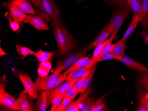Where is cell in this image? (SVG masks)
Listing matches in <instances>:
<instances>
[{
    "label": "cell",
    "mask_w": 148,
    "mask_h": 111,
    "mask_svg": "<svg viewBox=\"0 0 148 111\" xmlns=\"http://www.w3.org/2000/svg\"><path fill=\"white\" fill-rule=\"evenodd\" d=\"M53 28V35L57 46V50L60 55H66L75 48L78 42L63 25L60 18L51 21Z\"/></svg>",
    "instance_id": "6da1fadb"
},
{
    "label": "cell",
    "mask_w": 148,
    "mask_h": 111,
    "mask_svg": "<svg viewBox=\"0 0 148 111\" xmlns=\"http://www.w3.org/2000/svg\"><path fill=\"white\" fill-rule=\"evenodd\" d=\"M88 50L87 46L86 48L75 50L69 54L58 64L55 71L60 73L66 69L69 68L79 59L84 57Z\"/></svg>",
    "instance_id": "7a4b0ae2"
},
{
    "label": "cell",
    "mask_w": 148,
    "mask_h": 111,
    "mask_svg": "<svg viewBox=\"0 0 148 111\" xmlns=\"http://www.w3.org/2000/svg\"><path fill=\"white\" fill-rule=\"evenodd\" d=\"M35 7L51 21L60 18V10L53 0H37Z\"/></svg>",
    "instance_id": "3957f363"
},
{
    "label": "cell",
    "mask_w": 148,
    "mask_h": 111,
    "mask_svg": "<svg viewBox=\"0 0 148 111\" xmlns=\"http://www.w3.org/2000/svg\"><path fill=\"white\" fill-rule=\"evenodd\" d=\"M49 21H50L49 17L41 12L38 15H27L24 23L29 24L38 30L48 31L49 29Z\"/></svg>",
    "instance_id": "277c9868"
},
{
    "label": "cell",
    "mask_w": 148,
    "mask_h": 111,
    "mask_svg": "<svg viewBox=\"0 0 148 111\" xmlns=\"http://www.w3.org/2000/svg\"><path fill=\"white\" fill-rule=\"evenodd\" d=\"M130 11L126 3L117 7L110 19V23L113 25L115 30H119L126 18L130 14Z\"/></svg>",
    "instance_id": "5b68a950"
},
{
    "label": "cell",
    "mask_w": 148,
    "mask_h": 111,
    "mask_svg": "<svg viewBox=\"0 0 148 111\" xmlns=\"http://www.w3.org/2000/svg\"><path fill=\"white\" fill-rule=\"evenodd\" d=\"M60 74V73L54 70V72L50 76L44 78L38 77L35 82L38 92L41 93L45 90L57 87L56 80Z\"/></svg>",
    "instance_id": "8992f818"
},
{
    "label": "cell",
    "mask_w": 148,
    "mask_h": 111,
    "mask_svg": "<svg viewBox=\"0 0 148 111\" xmlns=\"http://www.w3.org/2000/svg\"><path fill=\"white\" fill-rule=\"evenodd\" d=\"M54 97L52 89L45 90L40 93L35 105V110L46 111L51 104V100Z\"/></svg>",
    "instance_id": "52a82bcc"
},
{
    "label": "cell",
    "mask_w": 148,
    "mask_h": 111,
    "mask_svg": "<svg viewBox=\"0 0 148 111\" xmlns=\"http://www.w3.org/2000/svg\"><path fill=\"white\" fill-rule=\"evenodd\" d=\"M115 29L111 23L107 24L95 39L88 46V50L95 48L98 45L107 40L112 35Z\"/></svg>",
    "instance_id": "ba28073f"
},
{
    "label": "cell",
    "mask_w": 148,
    "mask_h": 111,
    "mask_svg": "<svg viewBox=\"0 0 148 111\" xmlns=\"http://www.w3.org/2000/svg\"><path fill=\"white\" fill-rule=\"evenodd\" d=\"M18 77L22 82L25 90L33 99H37L38 97L37 87L35 83L32 82L30 77L28 74L22 72L19 73Z\"/></svg>",
    "instance_id": "9c48e42d"
},
{
    "label": "cell",
    "mask_w": 148,
    "mask_h": 111,
    "mask_svg": "<svg viewBox=\"0 0 148 111\" xmlns=\"http://www.w3.org/2000/svg\"><path fill=\"white\" fill-rule=\"evenodd\" d=\"M33 98L26 91L21 93L16 101L18 106L22 111H35V106L33 102Z\"/></svg>",
    "instance_id": "30bf717a"
},
{
    "label": "cell",
    "mask_w": 148,
    "mask_h": 111,
    "mask_svg": "<svg viewBox=\"0 0 148 111\" xmlns=\"http://www.w3.org/2000/svg\"><path fill=\"white\" fill-rule=\"evenodd\" d=\"M116 59L123 63L129 67L138 70L142 73L148 72V68L143 66L142 64L134 60L131 57L124 54L118 56Z\"/></svg>",
    "instance_id": "8fae6325"
},
{
    "label": "cell",
    "mask_w": 148,
    "mask_h": 111,
    "mask_svg": "<svg viewBox=\"0 0 148 111\" xmlns=\"http://www.w3.org/2000/svg\"><path fill=\"white\" fill-rule=\"evenodd\" d=\"M0 104L1 106L6 110L21 111L18 106L16 100L6 92H5L2 98L0 99Z\"/></svg>",
    "instance_id": "7c38bea8"
},
{
    "label": "cell",
    "mask_w": 148,
    "mask_h": 111,
    "mask_svg": "<svg viewBox=\"0 0 148 111\" xmlns=\"http://www.w3.org/2000/svg\"><path fill=\"white\" fill-rule=\"evenodd\" d=\"M5 5L7 6L14 5L25 14L33 15L37 14V12L32 7L31 3L28 0H9V2L6 3Z\"/></svg>",
    "instance_id": "4fadbf2b"
},
{
    "label": "cell",
    "mask_w": 148,
    "mask_h": 111,
    "mask_svg": "<svg viewBox=\"0 0 148 111\" xmlns=\"http://www.w3.org/2000/svg\"><path fill=\"white\" fill-rule=\"evenodd\" d=\"M10 15L13 20L22 25L27 15L24 12L14 5L7 6Z\"/></svg>",
    "instance_id": "5bb4252c"
},
{
    "label": "cell",
    "mask_w": 148,
    "mask_h": 111,
    "mask_svg": "<svg viewBox=\"0 0 148 111\" xmlns=\"http://www.w3.org/2000/svg\"><path fill=\"white\" fill-rule=\"evenodd\" d=\"M95 64H96L95 63H92L85 67L73 71L67 75L66 80H79L90 71L93 66Z\"/></svg>",
    "instance_id": "9a60e30c"
},
{
    "label": "cell",
    "mask_w": 148,
    "mask_h": 111,
    "mask_svg": "<svg viewBox=\"0 0 148 111\" xmlns=\"http://www.w3.org/2000/svg\"><path fill=\"white\" fill-rule=\"evenodd\" d=\"M119 31V30H116L114 31L112 35L110 37L109 39H107V40H106L103 43L99 44L95 47V50L93 52V57L91 59L93 62L96 64L95 61L99 56L102 50H103V48L108 44L112 43L113 40L117 36V34H118Z\"/></svg>",
    "instance_id": "2e32d148"
},
{
    "label": "cell",
    "mask_w": 148,
    "mask_h": 111,
    "mask_svg": "<svg viewBox=\"0 0 148 111\" xmlns=\"http://www.w3.org/2000/svg\"><path fill=\"white\" fill-rule=\"evenodd\" d=\"M92 63H95L93 62L92 59H90L88 57L84 56V57L80 58L71 67L68 69L66 71H65L63 74L64 75H68L73 71H75L76 69L81 68L83 67H85V66H87L88 65Z\"/></svg>",
    "instance_id": "e0dca14e"
},
{
    "label": "cell",
    "mask_w": 148,
    "mask_h": 111,
    "mask_svg": "<svg viewBox=\"0 0 148 111\" xmlns=\"http://www.w3.org/2000/svg\"><path fill=\"white\" fill-rule=\"evenodd\" d=\"M139 22H140V19L138 16L136 14H133L132 21L129 27L127 29L123 38L121 39L119 42H126L128 39L133 33L134 31L135 30Z\"/></svg>",
    "instance_id": "ac0fdd59"
},
{
    "label": "cell",
    "mask_w": 148,
    "mask_h": 111,
    "mask_svg": "<svg viewBox=\"0 0 148 111\" xmlns=\"http://www.w3.org/2000/svg\"><path fill=\"white\" fill-rule=\"evenodd\" d=\"M78 80H66L60 84L53 90L54 96L56 94H61L64 95L70 89H71L74 84Z\"/></svg>",
    "instance_id": "d6986e66"
},
{
    "label": "cell",
    "mask_w": 148,
    "mask_h": 111,
    "mask_svg": "<svg viewBox=\"0 0 148 111\" xmlns=\"http://www.w3.org/2000/svg\"><path fill=\"white\" fill-rule=\"evenodd\" d=\"M126 5L133 14H136L138 16L140 19L142 16V5L141 3L138 0H127Z\"/></svg>",
    "instance_id": "ffe728a7"
},
{
    "label": "cell",
    "mask_w": 148,
    "mask_h": 111,
    "mask_svg": "<svg viewBox=\"0 0 148 111\" xmlns=\"http://www.w3.org/2000/svg\"><path fill=\"white\" fill-rule=\"evenodd\" d=\"M142 16L140 22L145 29H148V0H143L142 3Z\"/></svg>",
    "instance_id": "44dd1931"
},
{
    "label": "cell",
    "mask_w": 148,
    "mask_h": 111,
    "mask_svg": "<svg viewBox=\"0 0 148 111\" xmlns=\"http://www.w3.org/2000/svg\"><path fill=\"white\" fill-rule=\"evenodd\" d=\"M51 67L52 65L49 61H45L40 63L37 70L39 77L44 78L47 77L51 70Z\"/></svg>",
    "instance_id": "7402d4cb"
},
{
    "label": "cell",
    "mask_w": 148,
    "mask_h": 111,
    "mask_svg": "<svg viewBox=\"0 0 148 111\" xmlns=\"http://www.w3.org/2000/svg\"><path fill=\"white\" fill-rule=\"evenodd\" d=\"M55 54V52H47L40 49L36 53L34 56L37 59L39 63L40 64L42 62L50 60L53 58Z\"/></svg>",
    "instance_id": "603a6c76"
},
{
    "label": "cell",
    "mask_w": 148,
    "mask_h": 111,
    "mask_svg": "<svg viewBox=\"0 0 148 111\" xmlns=\"http://www.w3.org/2000/svg\"><path fill=\"white\" fill-rule=\"evenodd\" d=\"M96 69V64H95L92 67V69H90V71L89 73L85 79L84 82V83L82 85V87L81 89L80 93L84 92L90 86V83L92 81L93 76L95 73Z\"/></svg>",
    "instance_id": "cb8c5ba5"
},
{
    "label": "cell",
    "mask_w": 148,
    "mask_h": 111,
    "mask_svg": "<svg viewBox=\"0 0 148 111\" xmlns=\"http://www.w3.org/2000/svg\"><path fill=\"white\" fill-rule=\"evenodd\" d=\"M95 102L94 97H88L81 104L79 111H90L95 104Z\"/></svg>",
    "instance_id": "d4e9b609"
},
{
    "label": "cell",
    "mask_w": 148,
    "mask_h": 111,
    "mask_svg": "<svg viewBox=\"0 0 148 111\" xmlns=\"http://www.w3.org/2000/svg\"><path fill=\"white\" fill-rule=\"evenodd\" d=\"M16 51L19 55H22L23 59L29 55H35L36 52L33 51L29 48L24 47L21 44L16 45Z\"/></svg>",
    "instance_id": "484cf974"
},
{
    "label": "cell",
    "mask_w": 148,
    "mask_h": 111,
    "mask_svg": "<svg viewBox=\"0 0 148 111\" xmlns=\"http://www.w3.org/2000/svg\"><path fill=\"white\" fill-rule=\"evenodd\" d=\"M139 93V102L136 111H148L145 99V91L141 89L140 90Z\"/></svg>",
    "instance_id": "4316f807"
},
{
    "label": "cell",
    "mask_w": 148,
    "mask_h": 111,
    "mask_svg": "<svg viewBox=\"0 0 148 111\" xmlns=\"http://www.w3.org/2000/svg\"><path fill=\"white\" fill-rule=\"evenodd\" d=\"M126 42H119L116 43V46L114 47L112 52L115 56H119L125 54V49L126 48Z\"/></svg>",
    "instance_id": "83f0119b"
},
{
    "label": "cell",
    "mask_w": 148,
    "mask_h": 111,
    "mask_svg": "<svg viewBox=\"0 0 148 111\" xmlns=\"http://www.w3.org/2000/svg\"><path fill=\"white\" fill-rule=\"evenodd\" d=\"M64 95V94H56L53 97L51 100V111H55L60 106V104L62 102Z\"/></svg>",
    "instance_id": "f1b7e54d"
},
{
    "label": "cell",
    "mask_w": 148,
    "mask_h": 111,
    "mask_svg": "<svg viewBox=\"0 0 148 111\" xmlns=\"http://www.w3.org/2000/svg\"><path fill=\"white\" fill-rule=\"evenodd\" d=\"M139 84L145 89H148V72L142 73L138 78Z\"/></svg>",
    "instance_id": "f546056e"
},
{
    "label": "cell",
    "mask_w": 148,
    "mask_h": 111,
    "mask_svg": "<svg viewBox=\"0 0 148 111\" xmlns=\"http://www.w3.org/2000/svg\"><path fill=\"white\" fill-rule=\"evenodd\" d=\"M102 99L103 98H101L95 101V104L90 111H103L106 110V104L103 102Z\"/></svg>",
    "instance_id": "4dcf8cb0"
},
{
    "label": "cell",
    "mask_w": 148,
    "mask_h": 111,
    "mask_svg": "<svg viewBox=\"0 0 148 111\" xmlns=\"http://www.w3.org/2000/svg\"><path fill=\"white\" fill-rule=\"evenodd\" d=\"M92 88H91V86H90L85 91L81 93V94L80 97H79L78 100L77 101H75L76 102L79 104V107L83 103V102L86 99V98L90 96V94L92 93Z\"/></svg>",
    "instance_id": "1f68e13d"
},
{
    "label": "cell",
    "mask_w": 148,
    "mask_h": 111,
    "mask_svg": "<svg viewBox=\"0 0 148 111\" xmlns=\"http://www.w3.org/2000/svg\"><path fill=\"white\" fill-rule=\"evenodd\" d=\"M72 100V99L69 97L64 96L60 106L55 111H64L65 109L69 106Z\"/></svg>",
    "instance_id": "d6a6232c"
},
{
    "label": "cell",
    "mask_w": 148,
    "mask_h": 111,
    "mask_svg": "<svg viewBox=\"0 0 148 111\" xmlns=\"http://www.w3.org/2000/svg\"><path fill=\"white\" fill-rule=\"evenodd\" d=\"M117 56H115L112 51L108 52L106 53L101 55L99 58L96 59L95 62L96 63L101 62V61H105V60H110V59H116Z\"/></svg>",
    "instance_id": "836d02e7"
},
{
    "label": "cell",
    "mask_w": 148,
    "mask_h": 111,
    "mask_svg": "<svg viewBox=\"0 0 148 111\" xmlns=\"http://www.w3.org/2000/svg\"><path fill=\"white\" fill-rule=\"evenodd\" d=\"M8 15L9 14H8V12H6L5 16L6 18L9 21L10 27L13 31H17L20 29V24L15 20H13L11 16H9V15Z\"/></svg>",
    "instance_id": "e575fe53"
},
{
    "label": "cell",
    "mask_w": 148,
    "mask_h": 111,
    "mask_svg": "<svg viewBox=\"0 0 148 111\" xmlns=\"http://www.w3.org/2000/svg\"><path fill=\"white\" fill-rule=\"evenodd\" d=\"M90 71H89L88 72H87V73H86L85 75H84L83 77H82V78H80L79 79V80L75 82V83L74 84V86H73V87L75 88V89L79 91L80 92L81 89V87H82V85H83V83H84V82L85 79L87 77Z\"/></svg>",
    "instance_id": "d590c367"
},
{
    "label": "cell",
    "mask_w": 148,
    "mask_h": 111,
    "mask_svg": "<svg viewBox=\"0 0 148 111\" xmlns=\"http://www.w3.org/2000/svg\"><path fill=\"white\" fill-rule=\"evenodd\" d=\"M80 93L79 91L75 89L74 87H72L71 89L67 92L65 94H64V96L65 97H69L72 100H74L75 98L77 96L79 93Z\"/></svg>",
    "instance_id": "8d00e7d4"
},
{
    "label": "cell",
    "mask_w": 148,
    "mask_h": 111,
    "mask_svg": "<svg viewBox=\"0 0 148 111\" xmlns=\"http://www.w3.org/2000/svg\"><path fill=\"white\" fill-rule=\"evenodd\" d=\"M80 107L76 101L71 102L69 106L65 109L64 111H79Z\"/></svg>",
    "instance_id": "74e56055"
},
{
    "label": "cell",
    "mask_w": 148,
    "mask_h": 111,
    "mask_svg": "<svg viewBox=\"0 0 148 111\" xmlns=\"http://www.w3.org/2000/svg\"><path fill=\"white\" fill-rule=\"evenodd\" d=\"M108 1L110 5L115 7L124 5L126 3L127 0H105Z\"/></svg>",
    "instance_id": "f35d334b"
},
{
    "label": "cell",
    "mask_w": 148,
    "mask_h": 111,
    "mask_svg": "<svg viewBox=\"0 0 148 111\" xmlns=\"http://www.w3.org/2000/svg\"><path fill=\"white\" fill-rule=\"evenodd\" d=\"M116 45V44H109L106 45L105 47L103 48V49L101 52L99 57L101 55L104 54L106 53H108V52L112 51L114 47H115ZM99 57H98V58H99Z\"/></svg>",
    "instance_id": "ab89813d"
},
{
    "label": "cell",
    "mask_w": 148,
    "mask_h": 111,
    "mask_svg": "<svg viewBox=\"0 0 148 111\" xmlns=\"http://www.w3.org/2000/svg\"><path fill=\"white\" fill-rule=\"evenodd\" d=\"M139 34L140 35L143 39L144 42L145 44H148V32L143 31L139 32Z\"/></svg>",
    "instance_id": "60d3db41"
},
{
    "label": "cell",
    "mask_w": 148,
    "mask_h": 111,
    "mask_svg": "<svg viewBox=\"0 0 148 111\" xmlns=\"http://www.w3.org/2000/svg\"><path fill=\"white\" fill-rule=\"evenodd\" d=\"M6 86V84L5 82H1L0 83V99L2 98L3 95L5 93Z\"/></svg>",
    "instance_id": "b9f144b4"
},
{
    "label": "cell",
    "mask_w": 148,
    "mask_h": 111,
    "mask_svg": "<svg viewBox=\"0 0 148 111\" xmlns=\"http://www.w3.org/2000/svg\"><path fill=\"white\" fill-rule=\"evenodd\" d=\"M145 99H146V105L148 111V89H145Z\"/></svg>",
    "instance_id": "7bdbcfd3"
},
{
    "label": "cell",
    "mask_w": 148,
    "mask_h": 111,
    "mask_svg": "<svg viewBox=\"0 0 148 111\" xmlns=\"http://www.w3.org/2000/svg\"><path fill=\"white\" fill-rule=\"evenodd\" d=\"M7 54L6 53V52H5L1 48V47L0 48V55L1 56H3V55H6Z\"/></svg>",
    "instance_id": "ee69618b"
},
{
    "label": "cell",
    "mask_w": 148,
    "mask_h": 111,
    "mask_svg": "<svg viewBox=\"0 0 148 111\" xmlns=\"http://www.w3.org/2000/svg\"><path fill=\"white\" fill-rule=\"evenodd\" d=\"M28 1H29L33 5H34L35 6L36 4V1L37 0H28Z\"/></svg>",
    "instance_id": "f6af8a7d"
},
{
    "label": "cell",
    "mask_w": 148,
    "mask_h": 111,
    "mask_svg": "<svg viewBox=\"0 0 148 111\" xmlns=\"http://www.w3.org/2000/svg\"><path fill=\"white\" fill-rule=\"evenodd\" d=\"M138 1L141 3H142V1H143V0H138Z\"/></svg>",
    "instance_id": "bcb514c9"
},
{
    "label": "cell",
    "mask_w": 148,
    "mask_h": 111,
    "mask_svg": "<svg viewBox=\"0 0 148 111\" xmlns=\"http://www.w3.org/2000/svg\"><path fill=\"white\" fill-rule=\"evenodd\" d=\"M83 1V0H77V1Z\"/></svg>",
    "instance_id": "7dc6e473"
},
{
    "label": "cell",
    "mask_w": 148,
    "mask_h": 111,
    "mask_svg": "<svg viewBox=\"0 0 148 111\" xmlns=\"http://www.w3.org/2000/svg\"></svg>",
    "instance_id": "c3c4849f"
}]
</instances>
